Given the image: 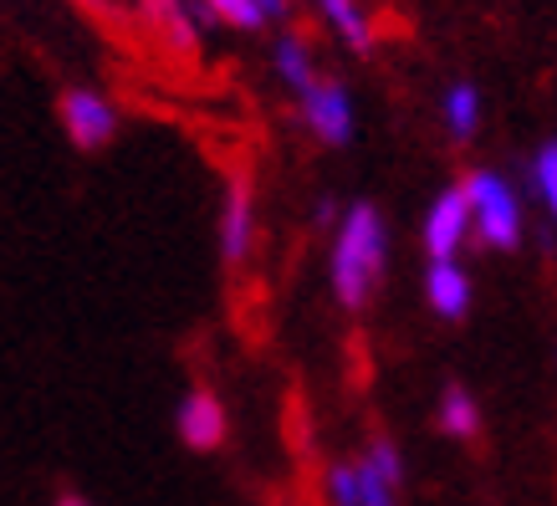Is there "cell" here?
Masks as SVG:
<instances>
[{
    "instance_id": "4",
    "label": "cell",
    "mask_w": 557,
    "mask_h": 506,
    "mask_svg": "<svg viewBox=\"0 0 557 506\" xmlns=\"http://www.w3.org/2000/svg\"><path fill=\"white\" fill-rule=\"evenodd\" d=\"M420 240H424V256H430V261H460V246L471 240V200H466V189L450 185L430 200Z\"/></svg>"
},
{
    "instance_id": "8",
    "label": "cell",
    "mask_w": 557,
    "mask_h": 506,
    "mask_svg": "<svg viewBox=\"0 0 557 506\" xmlns=\"http://www.w3.org/2000/svg\"><path fill=\"white\" fill-rule=\"evenodd\" d=\"M471 271L460 267V261H430L424 267V303H430V312L445 322H460L466 312H471Z\"/></svg>"
},
{
    "instance_id": "7",
    "label": "cell",
    "mask_w": 557,
    "mask_h": 506,
    "mask_svg": "<svg viewBox=\"0 0 557 506\" xmlns=\"http://www.w3.org/2000/svg\"><path fill=\"white\" fill-rule=\"evenodd\" d=\"M302 123L312 128V138H322L327 149H343L354 138V98L348 87L333 83V77H318L312 92H302Z\"/></svg>"
},
{
    "instance_id": "16",
    "label": "cell",
    "mask_w": 557,
    "mask_h": 506,
    "mask_svg": "<svg viewBox=\"0 0 557 506\" xmlns=\"http://www.w3.org/2000/svg\"><path fill=\"white\" fill-rule=\"evenodd\" d=\"M363 460H369L373 471L384 476L394 491H405V476H409V471H405V451L394 445V435H373L369 451H363Z\"/></svg>"
},
{
    "instance_id": "3",
    "label": "cell",
    "mask_w": 557,
    "mask_h": 506,
    "mask_svg": "<svg viewBox=\"0 0 557 506\" xmlns=\"http://www.w3.org/2000/svg\"><path fill=\"white\" fill-rule=\"evenodd\" d=\"M62 128H67L72 149L98 153L119 138V108H113V98H102L98 87H67L62 92Z\"/></svg>"
},
{
    "instance_id": "10",
    "label": "cell",
    "mask_w": 557,
    "mask_h": 506,
    "mask_svg": "<svg viewBox=\"0 0 557 506\" xmlns=\"http://www.w3.org/2000/svg\"><path fill=\"white\" fill-rule=\"evenodd\" d=\"M271 62H276V77H282L297 98L318 87V62H312V47H307L302 36H282L276 51H271Z\"/></svg>"
},
{
    "instance_id": "1",
    "label": "cell",
    "mask_w": 557,
    "mask_h": 506,
    "mask_svg": "<svg viewBox=\"0 0 557 506\" xmlns=\"http://www.w3.org/2000/svg\"><path fill=\"white\" fill-rule=\"evenodd\" d=\"M388 267V225L379 215V205L358 200L343 210L338 231H333V251H327V287L343 312H363L373 303V292L384 282Z\"/></svg>"
},
{
    "instance_id": "12",
    "label": "cell",
    "mask_w": 557,
    "mask_h": 506,
    "mask_svg": "<svg viewBox=\"0 0 557 506\" xmlns=\"http://www.w3.org/2000/svg\"><path fill=\"white\" fill-rule=\"evenodd\" d=\"M440 113H445V128L466 144V138L481 128V92H475L471 83H456L445 87V102H440Z\"/></svg>"
},
{
    "instance_id": "14",
    "label": "cell",
    "mask_w": 557,
    "mask_h": 506,
    "mask_svg": "<svg viewBox=\"0 0 557 506\" xmlns=\"http://www.w3.org/2000/svg\"><path fill=\"white\" fill-rule=\"evenodd\" d=\"M532 189H537L542 210H547L557 225V138H547V144L532 153Z\"/></svg>"
},
{
    "instance_id": "15",
    "label": "cell",
    "mask_w": 557,
    "mask_h": 506,
    "mask_svg": "<svg viewBox=\"0 0 557 506\" xmlns=\"http://www.w3.org/2000/svg\"><path fill=\"white\" fill-rule=\"evenodd\" d=\"M327 506H363V486H358V460H333L322 476Z\"/></svg>"
},
{
    "instance_id": "17",
    "label": "cell",
    "mask_w": 557,
    "mask_h": 506,
    "mask_svg": "<svg viewBox=\"0 0 557 506\" xmlns=\"http://www.w3.org/2000/svg\"><path fill=\"white\" fill-rule=\"evenodd\" d=\"M210 5V16L220 26H236V32H261L267 26V11H261V0H205Z\"/></svg>"
},
{
    "instance_id": "11",
    "label": "cell",
    "mask_w": 557,
    "mask_h": 506,
    "mask_svg": "<svg viewBox=\"0 0 557 506\" xmlns=\"http://www.w3.org/2000/svg\"><path fill=\"white\" fill-rule=\"evenodd\" d=\"M318 11L354 51L373 47V26H369V16H363V5H358V0H318Z\"/></svg>"
},
{
    "instance_id": "9",
    "label": "cell",
    "mask_w": 557,
    "mask_h": 506,
    "mask_svg": "<svg viewBox=\"0 0 557 506\" xmlns=\"http://www.w3.org/2000/svg\"><path fill=\"white\" fill-rule=\"evenodd\" d=\"M435 424L445 430L450 440H475L481 435V405L466 384H445L435 399Z\"/></svg>"
},
{
    "instance_id": "19",
    "label": "cell",
    "mask_w": 557,
    "mask_h": 506,
    "mask_svg": "<svg viewBox=\"0 0 557 506\" xmlns=\"http://www.w3.org/2000/svg\"><path fill=\"white\" fill-rule=\"evenodd\" d=\"M261 11H267V21H271V16H287L292 0H261Z\"/></svg>"
},
{
    "instance_id": "5",
    "label": "cell",
    "mask_w": 557,
    "mask_h": 506,
    "mask_svg": "<svg viewBox=\"0 0 557 506\" xmlns=\"http://www.w3.org/2000/svg\"><path fill=\"white\" fill-rule=\"evenodd\" d=\"M215 236H220V261L231 271H240L256 256V195L246 174H231V185H225Z\"/></svg>"
},
{
    "instance_id": "20",
    "label": "cell",
    "mask_w": 557,
    "mask_h": 506,
    "mask_svg": "<svg viewBox=\"0 0 557 506\" xmlns=\"http://www.w3.org/2000/svg\"><path fill=\"white\" fill-rule=\"evenodd\" d=\"M57 506H92L87 496H77V491H67V496H57Z\"/></svg>"
},
{
    "instance_id": "21",
    "label": "cell",
    "mask_w": 557,
    "mask_h": 506,
    "mask_svg": "<svg viewBox=\"0 0 557 506\" xmlns=\"http://www.w3.org/2000/svg\"><path fill=\"white\" fill-rule=\"evenodd\" d=\"M271 506H287V502H271Z\"/></svg>"
},
{
    "instance_id": "18",
    "label": "cell",
    "mask_w": 557,
    "mask_h": 506,
    "mask_svg": "<svg viewBox=\"0 0 557 506\" xmlns=\"http://www.w3.org/2000/svg\"><path fill=\"white\" fill-rule=\"evenodd\" d=\"M333 215H338V205H333V200H318V205H312V220H318L322 231H327V225H338Z\"/></svg>"
},
{
    "instance_id": "13",
    "label": "cell",
    "mask_w": 557,
    "mask_h": 506,
    "mask_svg": "<svg viewBox=\"0 0 557 506\" xmlns=\"http://www.w3.org/2000/svg\"><path fill=\"white\" fill-rule=\"evenodd\" d=\"M153 16L164 21V36H170V47L189 51L195 47V36H200V26H195V16H189V0H149Z\"/></svg>"
},
{
    "instance_id": "6",
    "label": "cell",
    "mask_w": 557,
    "mask_h": 506,
    "mask_svg": "<svg viewBox=\"0 0 557 506\" xmlns=\"http://www.w3.org/2000/svg\"><path fill=\"white\" fill-rule=\"evenodd\" d=\"M174 430H180V440H185L189 451H200V456L220 451V445H225V435H231L225 399H220L215 388L195 384L185 399H180V409H174Z\"/></svg>"
},
{
    "instance_id": "2",
    "label": "cell",
    "mask_w": 557,
    "mask_h": 506,
    "mask_svg": "<svg viewBox=\"0 0 557 506\" xmlns=\"http://www.w3.org/2000/svg\"><path fill=\"white\" fill-rule=\"evenodd\" d=\"M466 200H471V236L486 251H517L522 246V200L511 180H502L496 169H471L466 174Z\"/></svg>"
}]
</instances>
